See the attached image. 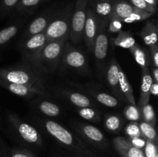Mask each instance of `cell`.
<instances>
[{
  "label": "cell",
  "instance_id": "cell-1",
  "mask_svg": "<svg viewBox=\"0 0 158 157\" xmlns=\"http://www.w3.org/2000/svg\"><path fill=\"white\" fill-rule=\"evenodd\" d=\"M45 73L40 68L27 62L15 66L0 68V79L15 84L32 86L37 83H44Z\"/></svg>",
  "mask_w": 158,
  "mask_h": 157
},
{
  "label": "cell",
  "instance_id": "cell-2",
  "mask_svg": "<svg viewBox=\"0 0 158 157\" xmlns=\"http://www.w3.org/2000/svg\"><path fill=\"white\" fill-rule=\"evenodd\" d=\"M66 40L47 42L35 57L32 65L45 72H51L57 68L61 61Z\"/></svg>",
  "mask_w": 158,
  "mask_h": 157
},
{
  "label": "cell",
  "instance_id": "cell-3",
  "mask_svg": "<svg viewBox=\"0 0 158 157\" xmlns=\"http://www.w3.org/2000/svg\"><path fill=\"white\" fill-rule=\"evenodd\" d=\"M72 12L66 10L56 16H53L45 30L47 42L66 40L69 36Z\"/></svg>",
  "mask_w": 158,
  "mask_h": 157
},
{
  "label": "cell",
  "instance_id": "cell-4",
  "mask_svg": "<svg viewBox=\"0 0 158 157\" xmlns=\"http://www.w3.org/2000/svg\"><path fill=\"white\" fill-rule=\"evenodd\" d=\"M60 63L63 69L83 74L87 73L89 70L86 55L81 50L72 46L69 42L65 43Z\"/></svg>",
  "mask_w": 158,
  "mask_h": 157
},
{
  "label": "cell",
  "instance_id": "cell-5",
  "mask_svg": "<svg viewBox=\"0 0 158 157\" xmlns=\"http://www.w3.org/2000/svg\"><path fill=\"white\" fill-rule=\"evenodd\" d=\"M40 123L46 132L63 146L78 149L83 145L80 139H77L72 132L56 122L52 120H43Z\"/></svg>",
  "mask_w": 158,
  "mask_h": 157
},
{
  "label": "cell",
  "instance_id": "cell-6",
  "mask_svg": "<svg viewBox=\"0 0 158 157\" xmlns=\"http://www.w3.org/2000/svg\"><path fill=\"white\" fill-rule=\"evenodd\" d=\"M89 0H77L75 9L71 17L69 37L73 44L81 42L83 36L85 21Z\"/></svg>",
  "mask_w": 158,
  "mask_h": 157
},
{
  "label": "cell",
  "instance_id": "cell-7",
  "mask_svg": "<svg viewBox=\"0 0 158 157\" xmlns=\"http://www.w3.org/2000/svg\"><path fill=\"white\" fill-rule=\"evenodd\" d=\"M8 119L13 130L22 139L29 144L35 146L43 144L41 135L35 127L22 121L19 117L15 114H9Z\"/></svg>",
  "mask_w": 158,
  "mask_h": 157
},
{
  "label": "cell",
  "instance_id": "cell-8",
  "mask_svg": "<svg viewBox=\"0 0 158 157\" xmlns=\"http://www.w3.org/2000/svg\"><path fill=\"white\" fill-rule=\"evenodd\" d=\"M47 42L45 32L36 34L22 42L21 54L25 61L32 65L35 57Z\"/></svg>",
  "mask_w": 158,
  "mask_h": 157
},
{
  "label": "cell",
  "instance_id": "cell-9",
  "mask_svg": "<svg viewBox=\"0 0 158 157\" xmlns=\"http://www.w3.org/2000/svg\"><path fill=\"white\" fill-rule=\"evenodd\" d=\"M101 19L95 14L90 6H87L86 16L83 29V39L89 52H93L94 42L98 34Z\"/></svg>",
  "mask_w": 158,
  "mask_h": 157
},
{
  "label": "cell",
  "instance_id": "cell-10",
  "mask_svg": "<svg viewBox=\"0 0 158 157\" xmlns=\"http://www.w3.org/2000/svg\"><path fill=\"white\" fill-rule=\"evenodd\" d=\"M108 22V21L101 20L98 34L93 48L94 57L100 65L103 64L106 60L109 49V38L107 33Z\"/></svg>",
  "mask_w": 158,
  "mask_h": 157
},
{
  "label": "cell",
  "instance_id": "cell-11",
  "mask_svg": "<svg viewBox=\"0 0 158 157\" xmlns=\"http://www.w3.org/2000/svg\"><path fill=\"white\" fill-rule=\"evenodd\" d=\"M0 86L5 88L15 95L27 99H31L35 95H43L46 92L44 89V83H37V84L29 86V85L15 84L0 79Z\"/></svg>",
  "mask_w": 158,
  "mask_h": 157
},
{
  "label": "cell",
  "instance_id": "cell-12",
  "mask_svg": "<svg viewBox=\"0 0 158 157\" xmlns=\"http://www.w3.org/2000/svg\"><path fill=\"white\" fill-rule=\"evenodd\" d=\"M73 129L80 136L91 144L105 147L107 141L103 132L96 126L82 123H76L73 124Z\"/></svg>",
  "mask_w": 158,
  "mask_h": 157
},
{
  "label": "cell",
  "instance_id": "cell-13",
  "mask_svg": "<svg viewBox=\"0 0 158 157\" xmlns=\"http://www.w3.org/2000/svg\"><path fill=\"white\" fill-rule=\"evenodd\" d=\"M120 68L121 66H120L116 58H113L110 62L108 67L106 68V81L108 87L110 88L114 96L125 103L124 98L120 92L119 86V71Z\"/></svg>",
  "mask_w": 158,
  "mask_h": 157
},
{
  "label": "cell",
  "instance_id": "cell-14",
  "mask_svg": "<svg viewBox=\"0 0 158 157\" xmlns=\"http://www.w3.org/2000/svg\"><path fill=\"white\" fill-rule=\"evenodd\" d=\"M116 150L122 157H145L143 149L133 146L124 137L117 136L113 139Z\"/></svg>",
  "mask_w": 158,
  "mask_h": 157
},
{
  "label": "cell",
  "instance_id": "cell-15",
  "mask_svg": "<svg viewBox=\"0 0 158 157\" xmlns=\"http://www.w3.org/2000/svg\"><path fill=\"white\" fill-rule=\"evenodd\" d=\"M53 16L54 15H52L51 13H45L35 18L25 31L24 34L23 35V38H22L23 41L32 35L45 32Z\"/></svg>",
  "mask_w": 158,
  "mask_h": 157
},
{
  "label": "cell",
  "instance_id": "cell-16",
  "mask_svg": "<svg viewBox=\"0 0 158 157\" xmlns=\"http://www.w3.org/2000/svg\"><path fill=\"white\" fill-rule=\"evenodd\" d=\"M62 95L67 99L71 104L75 106L77 108L85 107H97L96 103L89 99L87 95L77 92H71L67 90L60 91Z\"/></svg>",
  "mask_w": 158,
  "mask_h": 157
},
{
  "label": "cell",
  "instance_id": "cell-17",
  "mask_svg": "<svg viewBox=\"0 0 158 157\" xmlns=\"http://www.w3.org/2000/svg\"><path fill=\"white\" fill-rule=\"evenodd\" d=\"M137 8L134 7L132 4L127 2L125 1L117 2L113 5V10L110 17L109 21L110 20H118L122 22L123 19L129 16L135 11L137 10Z\"/></svg>",
  "mask_w": 158,
  "mask_h": 157
},
{
  "label": "cell",
  "instance_id": "cell-18",
  "mask_svg": "<svg viewBox=\"0 0 158 157\" xmlns=\"http://www.w3.org/2000/svg\"><path fill=\"white\" fill-rule=\"evenodd\" d=\"M142 72H142L143 76H142L141 87H140V100H139L138 106H137L140 110L143 106L149 103L150 95H151L150 89H151V86L154 82L148 68L142 69Z\"/></svg>",
  "mask_w": 158,
  "mask_h": 157
},
{
  "label": "cell",
  "instance_id": "cell-19",
  "mask_svg": "<svg viewBox=\"0 0 158 157\" xmlns=\"http://www.w3.org/2000/svg\"><path fill=\"white\" fill-rule=\"evenodd\" d=\"M119 86H120V92L124 98L125 103L137 106L132 86L128 80L127 76L121 68L119 71Z\"/></svg>",
  "mask_w": 158,
  "mask_h": 157
},
{
  "label": "cell",
  "instance_id": "cell-20",
  "mask_svg": "<svg viewBox=\"0 0 158 157\" xmlns=\"http://www.w3.org/2000/svg\"><path fill=\"white\" fill-rule=\"evenodd\" d=\"M140 35L143 42L149 47L157 44V26L151 22L145 24L140 32Z\"/></svg>",
  "mask_w": 158,
  "mask_h": 157
},
{
  "label": "cell",
  "instance_id": "cell-21",
  "mask_svg": "<svg viewBox=\"0 0 158 157\" xmlns=\"http://www.w3.org/2000/svg\"><path fill=\"white\" fill-rule=\"evenodd\" d=\"M91 8L100 19L109 22L113 10L112 3L110 2L100 1L98 2H94Z\"/></svg>",
  "mask_w": 158,
  "mask_h": 157
},
{
  "label": "cell",
  "instance_id": "cell-22",
  "mask_svg": "<svg viewBox=\"0 0 158 157\" xmlns=\"http://www.w3.org/2000/svg\"><path fill=\"white\" fill-rule=\"evenodd\" d=\"M129 50L133 55L137 64L140 66L141 69L148 68L150 65L149 57H148L147 51L143 47H141L139 45L135 44L132 47L130 48Z\"/></svg>",
  "mask_w": 158,
  "mask_h": 157
},
{
  "label": "cell",
  "instance_id": "cell-23",
  "mask_svg": "<svg viewBox=\"0 0 158 157\" xmlns=\"http://www.w3.org/2000/svg\"><path fill=\"white\" fill-rule=\"evenodd\" d=\"M93 96L97 99V102L106 107L115 108L120 106V102L118 99L116 98L114 95H111L110 94L104 92H97L93 89H89Z\"/></svg>",
  "mask_w": 158,
  "mask_h": 157
},
{
  "label": "cell",
  "instance_id": "cell-24",
  "mask_svg": "<svg viewBox=\"0 0 158 157\" xmlns=\"http://www.w3.org/2000/svg\"><path fill=\"white\" fill-rule=\"evenodd\" d=\"M21 27L22 23L18 22L0 30V48L9 42V41L16 35Z\"/></svg>",
  "mask_w": 158,
  "mask_h": 157
},
{
  "label": "cell",
  "instance_id": "cell-25",
  "mask_svg": "<svg viewBox=\"0 0 158 157\" xmlns=\"http://www.w3.org/2000/svg\"><path fill=\"white\" fill-rule=\"evenodd\" d=\"M37 108L40 112L48 117H56L61 113L60 108L56 104L48 100L39 101L37 103Z\"/></svg>",
  "mask_w": 158,
  "mask_h": 157
},
{
  "label": "cell",
  "instance_id": "cell-26",
  "mask_svg": "<svg viewBox=\"0 0 158 157\" xmlns=\"http://www.w3.org/2000/svg\"><path fill=\"white\" fill-rule=\"evenodd\" d=\"M114 43L117 47L129 49L136 44V41L131 32L120 30L117 38L114 39Z\"/></svg>",
  "mask_w": 158,
  "mask_h": 157
},
{
  "label": "cell",
  "instance_id": "cell-27",
  "mask_svg": "<svg viewBox=\"0 0 158 157\" xmlns=\"http://www.w3.org/2000/svg\"><path fill=\"white\" fill-rule=\"evenodd\" d=\"M123 120L117 114H107L105 117L104 124L106 129L113 133H116L121 130Z\"/></svg>",
  "mask_w": 158,
  "mask_h": 157
},
{
  "label": "cell",
  "instance_id": "cell-28",
  "mask_svg": "<svg viewBox=\"0 0 158 157\" xmlns=\"http://www.w3.org/2000/svg\"><path fill=\"white\" fill-rule=\"evenodd\" d=\"M77 112L84 119L94 123H100L101 120L100 113L96 108L94 107H85L79 108Z\"/></svg>",
  "mask_w": 158,
  "mask_h": 157
},
{
  "label": "cell",
  "instance_id": "cell-29",
  "mask_svg": "<svg viewBox=\"0 0 158 157\" xmlns=\"http://www.w3.org/2000/svg\"><path fill=\"white\" fill-rule=\"evenodd\" d=\"M139 123V128H140V132L142 135L147 140L155 142L157 143V136L154 126H151L149 123L144 121H140Z\"/></svg>",
  "mask_w": 158,
  "mask_h": 157
},
{
  "label": "cell",
  "instance_id": "cell-30",
  "mask_svg": "<svg viewBox=\"0 0 158 157\" xmlns=\"http://www.w3.org/2000/svg\"><path fill=\"white\" fill-rule=\"evenodd\" d=\"M43 0H19L16 9L22 14H29L33 12L37 6Z\"/></svg>",
  "mask_w": 158,
  "mask_h": 157
},
{
  "label": "cell",
  "instance_id": "cell-31",
  "mask_svg": "<svg viewBox=\"0 0 158 157\" xmlns=\"http://www.w3.org/2000/svg\"><path fill=\"white\" fill-rule=\"evenodd\" d=\"M141 112V118H143V121L149 123L151 126H154L156 124V115L154 112V107L150 103H148L140 109Z\"/></svg>",
  "mask_w": 158,
  "mask_h": 157
},
{
  "label": "cell",
  "instance_id": "cell-32",
  "mask_svg": "<svg viewBox=\"0 0 158 157\" xmlns=\"http://www.w3.org/2000/svg\"><path fill=\"white\" fill-rule=\"evenodd\" d=\"M124 116L130 122H139L141 120V112L137 106L127 105L123 111Z\"/></svg>",
  "mask_w": 158,
  "mask_h": 157
},
{
  "label": "cell",
  "instance_id": "cell-33",
  "mask_svg": "<svg viewBox=\"0 0 158 157\" xmlns=\"http://www.w3.org/2000/svg\"><path fill=\"white\" fill-rule=\"evenodd\" d=\"M151 15H152V14L149 13V12H144V11L140 10V9H137V10L135 11L134 13H132L128 17L125 18L122 21V22L132 23L135 22L142 21V20L148 18L149 17H151Z\"/></svg>",
  "mask_w": 158,
  "mask_h": 157
},
{
  "label": "cell",
  "instance_id": "cell-34",
  "mask_svg": "<svg viewBox=\"0 0 158 157\" xmlns=\"http://www.w3.org/2000/svg\"><path fill=\"white\" fill-rule=\"evenodd\" d=\"M125 134L129 139L137 136H143L139 128L138 122H130L124 129Z\"/></svg>",
  "mask_w": 158,
  "mask_h": 157
},
{
  "label": "cell",
  "instance_id": "cell-35",
  "mask_svg": "<svg viewBox=\"0 0 158 157\" xmlns=\"http://www.w3.org/2000/svg\"><path fill=\"white\" fill-rule=\"evenodd\" d=\"M131 4L134 7L137 8L138 9H140L144 12H149L151 14H154L156 12V7L151 6L148 3H147L144 0H130Z\"/></svg>",
  "mask_w": 158,
  "mask_h": 157
},
{
  "label": "cell",
  "instance_id": "cell-36",
  "mask_svg": "<svg viewBox=\"0 0 158 157\" xmlns=\"http://www.w3.org/2000/svg\"><path fill=\"white\" fill-rule=\"evenodd\" d=\"M19 0H2L0 5V12L2 15L11 12L15 7H16L17 4Z\"/></svg>",
  "mask_w": 158,
  "mask_h": 157
},
{
  "label": "cell",
  "instance_id": "cell-37",
  "mask_svg": "<svg viewBox=\"0 0 158 157\" xmlns=\"http://www.w3.org/2000/svg\"><path fill=\"white\" fill-rule=\"evenodd\" d=\"M145 157H154L157 153V143L155 142L147 140L144 146Z\"/></svg>",
  "mask_w": 158,
  "mask_h": 157
},
{
  "label": "cell",
  "instance_id": "cell-38",
  "mask_svg": "<svg viewBox=\"0 0 158 157\" xmlns=\"http://www.w3.org/2000/svg\"><path fill=\"white\" fill-rule=\"evenodd\" d=\"M123 27V24L120 21L118 20H110L108 22L107 26V31L112 33H115V32H119L122 29Z\"/></svg>",
  "mask_w": 158,
  "mask_h": 157
},
{
  "label": "cell",
  "instance_id": "cell-39",
  "mask_svg": "<svg viewBox=\"0 0 158 157\" xmlns=\"http://www.w3.org/2000/svg\"><path fill=\"white\" fill-rule=\"evenodd\" d=\"M10 157H35V155L26 149H13L11 151Z\"/></svg>",
  "mask_w": 158,
  "mask_h": 157
},
{
  "label": "cell",
  "instance_id": "cell-40",
  "mask_svg": "<svg viewBox=\"0 0 158 157\" xmlns=\"http://www.w3.org/2000/svg\"><path fill=\"white\" fill-rule=\"evenodd\" d=\"M130 143L135 147L138 148V149H143L144 148L145 144H146L147 139L143 136H137L134 137V138H131L128 139Z\"/></svg>",
  "mask_w": 158,
  "mask_h": 157
},
{
  "label": "cell",
  "instance_id": "cell-41",
  "mask_svg": "<svg viewBox=\"0 0 158 157\" xmlns=\"http://www.w3.org/2000/svg\"><path fill=\"white\" fill-rule=\"evenodd\" d=\"M150 49V53L151 55V58H152L153 64H154V67L158 68V46L154 45V46L149 47Z\"/></svg>",
  "mask_w": 158,
  "mask_h": 157
},
{
  "label": "cell",
  "instance_id": "cell-42",
  "mask_svg": "<svg viewBox=\"0 0 158 157\" xmlns=\"http://www.w3.org/2000/svg\"><path fill=\"white\" fill-rule=\"evenodd\" d=\"M150 93L152 94L154 96H157L158 95V83L153 82L152 85L151 86V89H150Z\"/></svg>",
  "mask_w": 158,
  "mask_h": 157
},
{
  "label": "cell",
  "instance_id": "cell-43",
  "mask_svg": "<svg viewBox=\"0 0 158 157\" xmlns=\"http://www.w3.org/2000/svg\"><path fill=\"white\" fill-rule=\"evenodd\" d=\"M153 78L154 83H158V69L157 67H152V75H151Z\"/></svg>",
  "mask_w": 158,
  "mask_h": 157
},
{
  "label": "cell",
  "instance_id": "cell-44",
  "mask_svg": "<svg viewBox=\"0 0 158 157\" xmlns=\"http://www.w3.org/2000/svg\"><path fill=\"white\" fill-rule=\"evenodd\" d=\"M144 1L149 5H151V6H154V7H156V6H157V1L156 0H144Z\"/></svg>",
  "mask_w": 158,
  "mask_h": 157
},
{
  "label": "cell",
  "instance_id": "cell-45",
  "mask_svg": "<svg viewBox=\"0 0 158 157\" xmlns=\"http://www.w3.org/2000/svg\"><path fill=\"white\" fill-rule=\"evenodd\" d=\"M100 1H105V2H110V1H112V0H100Z\"/></svg>",
  "mask_w": 158,
  "mask_h": 157
},
{
  "label": "cell",
  "instance_id": "cell-46",
  "mask_svg": "<svg viewBox=\"0 0 158 157\" xmlns=\"http://www.w3.org/2000/svg\"><path fill=\"white\" fill-rule=\"evenodd\" d=\"M1 124H2V122H1V117H0V126H1Z\"/></svg>",
  "mask_w": 158,
  "mask_h": 157
},
{
  "label": "cell",
  "instance_id": "cell-47",
  "mask_svg": "<svg viewBox=\"0 0 158 157\" xmlns=\"http://www.w3.org/2000/svg\"><path fill=\"white\" fill-rule=\"evenodd\" d=\"M154 157H158V154H157V155H156Z\"/></svg>",
  "mask_w": 158,
  "mask_h": 157
},
{
  "label": "cell",
  "instance_id": "cell-48",
  "mask_svg": "<svg viewBox=\"0 0 158 157\" xmlns=\"http://www.w3.org/2000/svg\"><path fill=\"white\" fill-rule=\"evenodd\" d=\"M0 157H1V156H0Z\"/></svg>",
  "mask_w": 158,
  "mask_h": 157
}]
</instances>
